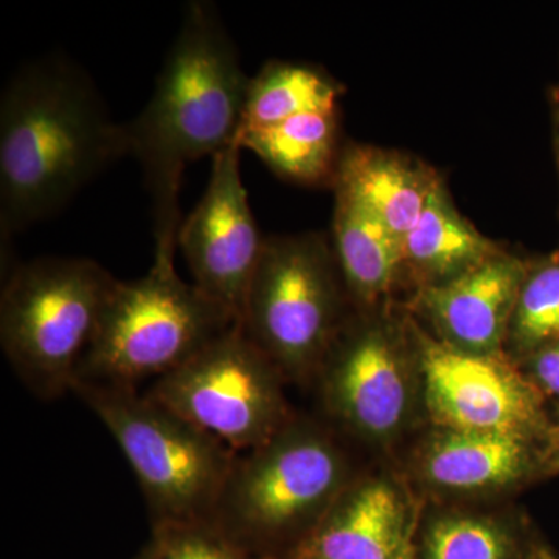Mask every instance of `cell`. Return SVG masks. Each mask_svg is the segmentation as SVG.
<instances>
[{
  "label": "cell",
  "mask_w": 559,
  "mask_h": 559,
  "mask_svg": "<svg viewBox=\"0 0 559 559\" xmlns=\"http://www.w3.org/2000/svg\"><path fill=\"white\" fill-rule=\"evenodd\" d=\"M124 156V123L83 69L61 57L22 66L0 97L2 240L60 212Z\"/></svg>",
  "instance_id": "6da1fadb"
},
{
  "label": "cell",
  "mask_w": 559,
  "mask_h": 559,
  "mask_svg": "<svg viewBox=\"0 0 559 559\" xmlns=\"http://www.w3.org/2000/svg\"><path fill=\"white\" fill-rule=\"evenodd\" d=\"M249 83L218 10L190 2L153 95L124 123L128 156L139 160L153 202L154 255L175 259L183 171L237 142Z\"/></svg>",
  "instance_id": "7a4b0ae2"
},
{
  "label": "cell",
  "mask_w": 559,
  "mask_h": 559,
  "mask_svg": "<svg viewBox=\"0 0 559 559\" xmlns=\"http://www.w3.org/2000/svg\"><path fill=\"white\" fill-rule=\"evenodd\" d=\"M117 280L81 257L14 267L0 299V344L14 373L43 400L72 392Z\"/></svg>",
  "instance_id": "3957f363"
},
{
  "label": "cell",
  "mask_w": 559,
  "mask_h": 559,
  "mask_svg": "<svg viewBox=\"0 0 559 559\" xmlns=\"http://www.w3.org/2000/svg\"><path fill=\"white\" fill-rule=\"evenodd\" d=\"M72 393L116 439L156 527L212 522L238 452L138 389L80 381Z\"/></svg>",
  "instance_id": "277c9868"
},
{
  "label": "cell",
  "mask_w": 559,
  "mask_h": 559,
  "mask_svg": "<svg viewBox=\"0 0 559 559\" xmlns=\"http://www.w3.org/2000/svg\"><path fill=\"white\" fill-rule=\"evenodd\" d=\"M235 326L229 312L179 277L175 259L154 257L143 277L114 286L76 382L138 389L179 369Z\"/></svg>",
  "instance_id": "5b68a950"
},
{
  "label": "cell",
  "mask_w": 559,
  "mask_h": 559,
  "mask_svg": "<svg viewBox=\"0 0 559 559\" xmlns=\"http://www.w3.org/2000/svg\"><path fill=\"white\" fill-rule=\"evenodd\" d=\"M342 285L336 253L322 234L266 238L240 330L280 373H310L342 331Z\"/></svg>",
  "instance_id": "8992f818"
},
{
  "label": "cell",
  "mask_w": 559,
  "mask_h": 559,
  "mask_svg": "<svg viewBox=\"0 0 559 559\" xmlns=\"http://www.w3.org/2000/svg\"><path fill=\"white\" fill-rule=\"evenodd\" d=\"M344 479L333 441L289 423L237 455L212 524L240 547L245 538H277L301 525L312 532L344 492Z\"/></svg>",
  "instance_id": "52a82bcc"
},
{
  "label": "cell",
  "mask_w": 559,
  "mask_h": 559,
  "mask_svg": "<svg viewBox=\"0 0 559 559\" xmlns=\"http://www.w3.org/2000/svg\"><path fill=\"white\" fill-rule=\"evenodd\" d=\"M280 377L235 326L154 381L145 395L242 454L289 425Z\"/></svg>",
  "instance_id": "ba28073f"
},
{
  "label": "cell",
  "mask_w": 559,
  "mask_h": 559,
  "mask_svg": "<svg viewBox=\"0 0 559 559\" xmlns=\"http://www.w3.org/2000/svg\"><path fill=\"white\" fill-rule=\"evenodd\" d=\"M241 153L235 142L212 157L207 189L178 235L191 283L229 312L238 326L264 248L242 182Z\"/></svg>",
  "instance_id": "9c48e42d"
},
{
  "label": "cell",
  "mask_w": 559,
  "mask_h": 559,
  "mask_svg": "<svg viewBox=\"0 0 559 559\" xmlns=\"http://www.w3.org/2000/svg\"><path fill=\"white\" fill-rule=\"evenodd\" d=\"M429 406L451 430L520 433L535 418L525 382L495 355H476L417 334Z\"/></svg>",
  "instance_id": "30bf717a"
},
{
  "label": "cell",
  "mask_w": 559,
  "mask_h": 559,
  "mask_svg": "<svg viewBox=\"0 0 559 559\" xmlns=\"http://www.w3.org/2000/svg\"><path fill=\"white\" fill-rule=\"evenodd\" d=\"M347 331H341L320 366L330 407L366 436H388L403 421L409 400L399 345L374 323Z\"/></svg>",
  "instance_id": "8fae6325"
},
{
  "label": "cell",
  "mask_w": 559,
  "mask_h": 559,
  "mask_svg": "<svg viewBox=\"0 0 559 559\" xmlns=\"http://www.w3.org/2000/svg\"><path fill=\"white\" fill-rule=\"evenodd\" d=\"M528 264L500 252L450 282L426 286L418 305L441 342L476 355H495L509 334Z\"/></svg>",
  "instance_id": "7c38bea8"
},
{
  "label": "cell",
  "mask_w": 559,
  "mask_h": 559,
  "mask_svg": "<svg viewBox=\"0 0 559 559\" xmlns=\"http://www.w3.org/2000/svg\"><path fill=\"white\" fill-rule=\"evenodd\" d=\"M440 179L425 162L401 151L348 145L333 186L334 193L377 216L403 242Z\"/></svg>",
  "instance_id": "4fadbf2b"
},
{
  "label": "cell",
  "mask_w": 559,
  "mask_h": 559,
  "mask_svg": "<svg viewBox=\"0 0 559 559\" xmlns=\"http://www.w3.org/2000/svg\"><path fill=\"white\" fill-rule=\"evenodd\" d=\"M406 514L385 481L345 488L297 549V559H399L406 549Z\"/></svg>",
  "instance_id": "5bb4252c"
},
{
  "label": "cell",
  "mask_w": 559,
  "mask_h": 559,
  "mask_svg": "<svg viewBox=\"0 0 559 559\" xmlns=\"http://www.w3.org/2000/svg\"><path fill=\"white\" fill-rule=\"evenodd\" d=\"M401 248V270L409 267L425 282V288L450 282L502 252L459 212L443 179L430 193Z\"/></svg>",
  "instance_id": "9a60e30c"
},
{
  "label": "cell",
  "mask_w": 559,
  "mask_h": 559,
  "mask_svg": "<svg viewBox=\"0 0 559 559\" xmlns=\"http://www.w3.org/2000/svg\"><path fill=\"white\" fill-rule=\"evenodd\" d=\"M237 143L280 178L300 183L333 180L342 153L337 110H304L263 127L241 128Z\"/></svg>",
  "instance_id": "2e32d148"
},
{
  "label": "cell",
  "mask_w": 559,
  "mask_h": 559,
  "mask_svg": "<svg viewBox=\"0 0 559 559\" xmlns=\"http://www.w3.org/2000/svg\"><path fill=\"white\" fill-rule=\"evenodd\" d=\"M333 245L345 288L366 304L388 293L403 266L400 238L377 216L337 193Z\"/></svg>",
  "instance_id": "e0dca14e"
},
{
  "label": "cell",
  "mask_w": 559,
  "mask_h": 559,
  "mask_svg": "<svg viewBox=\"0 0 559 559\" xmlns=\"http://www.w3.org/2000/svg\"><path fill=\"white\" fill-rule=\"evenodd\" d=\"M524 463L520 433L451 430L430 448L425 471L439 487L480 489L513 480Z\"/></svg>",
  "instance_id": "ac0fdd59"
},
{
  "label": "cell",
  "mask_w": 559,
  "mask_h": 559,
  "mask_svg": "<svg viewBox=\"0 0 559 559\" xmlns=\"http://www.w3.org/2000/svg\"><path fill=\"white\" fill-rule=\"evenodd\" d=\"M342 86L308 64L270 61L250 79L241 128L263 127L304 110H337Z\"/></svg>",
  "instance_id": "d6986e66"
},
{
  "label": "cell",
  "mask_w": 559,
  "mask_h": 559,
  "mask_svg": "<svg viewBox=\"0 0 559 559\" xmlns=\"http://www.w3.org/2000/svg\"><path fill=\"white\" fill-rule=\"evenodd\" d=\"M509 334L522 352H538L559 341V255L528 266Z\"/></svg>",
  "instance_id": "ffe728a7"
},
{
  "label": "cell",
  "mask_w": 559,
  "mask_h": 559,
  "mask_svg": "<svg viewBox=\"0 0 559 559\" xmlns=\"http://www.w3.org/2000/svg\"><path fill=\"white\" fill-rule=\"evenodd\" d=\"M510 543L491 522L450 518L437 522L428 538V559H507Z\"/></svg>",
  "instance_id": "44dd1931"
},
{
  "label": "cell",
  "mask_w": 559,
  "mask_h": 559,
  "mask_svg": "<svg viewBox=\"0 0 559 559\" xmlns=\"http://www.w3.org/2000/svg\"><path fill=\"white\" fill-rule=\"evenodd\" d=\"M148 559H249L242 547L212 522L156 527V544Z\"/></svg>",
  "instance_id": "7402d4cb"
},
{
  "label": "cell",
  "mask_w": 559,
  "mask_h": 559,
  "mask_svg": "<svg viewBox=\"0 0 559 559\" xmlns=\"http://www.w3.org/2000/svg\"><path fill=\"white\" fill-rule=\"evenodd\" d=\"M533 367L540 384L559 396V341L538 349Z\"/></svg>",
  "instance_id": "603a6c76"
},
{
  "label": "cell",
  "mask_w": 559,
  "mask_h": 559,
  "mask_svg": "<svg viewBox=\"0 0 559 559\" xmlns=\"http://www.w3.org/2000/svg\"><path fill=\"white\" fill-rule=\"evenodd\" d=\"M555 151H557V162L559 168V114L555 120Z\"/></svg>",
  "instance_id": "cb8c5ba5"
},
{
  "label": "cell",
  "mask_w": 559,
  "mask_h": 559,
  "mask_svg": "<svg viewBox=\"0 0 559 559\" xmlns=\"http://www.w3.org/2000/svg\"><path fill=\"white\" fill-rule=\"evenodd\" d=\"M399 559H412L409 547H406V549H404L403 554L400 555Z\"/></svg>",
  "instance_id": "d4e9b609"
},
{
  "label": "cell",
  "mask_w": 559,
  "mask_h": 559,
  "mask_svg": "<svg viewBox=\"0 0 559 559\" xmlns=\"http://www.w3.org/2000/svg\"><path fill=\"white\" fill-rule=\"evenodd\" d=\"M145 559H148V557H146Z\"/></svg>",
  "instance_id": "484cf974"
}]
</instances>
